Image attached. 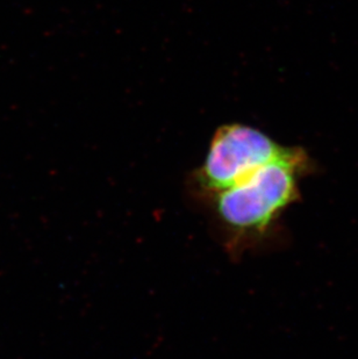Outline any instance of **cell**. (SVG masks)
<instances>
[{
    "instance_id": "6da1fadb",
    "label": "cell",
    "mask_w": 358,
    "mask_h": 359,
    "mask_svg": "<svg viewBox=\"0 0 358 359\" xmlns=\"http://www.w3.org/2000/svg\"><path fill=\"white\" fill-rule=\"evenodd\" d=\"M304 150L291 148L285 156L267 163L246 180L214 196L216 214L227 229L239 235L262 234L299 199L298 180L307 172Z\"/></svg>"
},
{
    "instance_id": "7a4b0ae2",
    "label": "cell",
    "mask_w": 358,
    "mask_h": 359,
    "mask_svg": "<svg viewBox=\"0 0 358 359\" xmlns=\"http://www.w3.org/2000/svg\"><path fill=\"white\" fill-rule=\"evenodd\" d=\"M290 150L249 126H223L216 130L206 158L197 171V185L213 198Z\"/></svg>"
}]
</instances>
